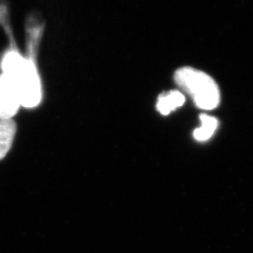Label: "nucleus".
I'll return each instance as SVG.
<instances>
[{"label": "nucleus", "instance_id": "obj_1", "mask_svg": "<svg viewBox=\"0 0 253 253\" xmlns=\"http://www.w3.org/2000/svg\"><path fill=\"white\" fill-rule=\"evenodd\" d=\"M2 74L5 75L18 93L22 107H37L42 99V88L36 65L16 50H9L1 60Z\"/></svg>", "mask_w": 253, "mask_h": 253}, {"label": "nucleus", "instance_id": "obj_2", "mask_svg": "<svg viewBox=\"0 0 253 253\" xmlns=\"http://www.w3.org/2000/svg\"><path fill=\"white\" fill-rule=\"evenodd\" d=\"M174 81L190 95L197 107L212 110L218 105L219 89L216 82L207 73L190 67H183L174 73Z\"/></svg>", "mask_w": 253, "mask_h": 253}, {"label": "nucleus", "instance_id": "obj_3", "mask_svg": "<svg viewBox=\"0 0 253 253\" xmlns=\"http://www.w3.org/2000/svg\"><path fill=\"white\" fill-rule=\"evenodd\" d=\"M22 107L18 93L9 79L0 74V120H9Z\"/></svg>", "mask_w": 253, "mask_h": 253}, {"label": "nucleus", "instance_id": "obj_4", "mask_svg": "<svg viewBox=\"0 0 253 253\" xmlns=\"http://www.w3.org/2000/svg\"><path fill=\"white\" fill-rule=\"evenodd\" d=\"M184 103L185 96L180 91L172 90L160 96L157 101V110L163 116H168L171 112L179 108Z\"/></svg>", "mask_w": 253, "mask_h": 253}, {"label": "nucleus", "instance_id": "obj_5", "mask_svg": "<svg viewBox=\"0 0 253 253\" xmlns=\"http://www.w3.org/2000/svg\"><path fill=\"white\" fill-rule=\"evenodd\" d=\"M16 130V124L12 119L0 120V161L3 160L9 152Z\"/></svg>", "mask_w": 253, "mask_h": 253}, {"label": "nucleus", "instance_id": "obj_6", "mask_svg": "<svg viewBox=\"0 0 253 253\" xmlns=\"http://www.w3.org/2000/svg\"><path fill=\"white\" fill-rule=\"evenodd\" d=\"M200 120L202 126L194 130L193 137L199 142H205L214 134L218 123L216 118L208 115H201Z\"/></svg>", "mask_w": 253, "mask_h": 253}]
</instances>
